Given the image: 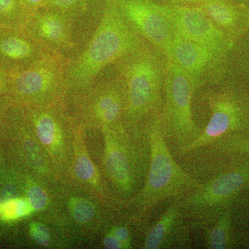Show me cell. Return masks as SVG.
Instances as JSON below:
<instances>
[{
	"label": "cell",
	"mask_w": 249,
	"mask_h": 249,
	"mask_svg": "<svg viewBox=\"0 0 249 249\" xmlns=\"http://www.w3.org/2000/svg\"><path fill=\"white\" fill-rule=\"evenodd\" d=\"M113 65L125 91L124 125L137 132L161 111L166 58L160 51L145 42Z\"/></svg>",
	"instance_id": "1"
},
{
	"label": "cell",
	"mask_w": 249,
	"mask_h": 249,
	"mask_svg": "<svg viewBox=\"0 0 249 249\" xmlns=\"http://www.w3.org/2000/svg\"><path fill=\"white\" fill-rule=\"evenodd\" d=\"M20 1L28 17L37 10L45 7L49 0H20Z\"/></svg>",
	"instance_id": "26"
},
{
	"label": "cell",
	"mask_w": 249,
	"mask_h": 249,
	"mask_svg": "<svg viewBox=\"0 0 249 249\" xmlns=\"http://www.w3.org/2000/svg\"><path fill=\"white\" fill-rule=\"evenodd\" d=\"M146 41L124 20L114 0H105L101 20L86 47L71 58L67 68L70 91L86 89L101 72Z\"/></svg>",
	"instance_id": "2"
},
{
	"label": "cell",
	"mask_w": 249,
	"mask_h": 249,
	"mask_svg": "<svg viewBox=\"0 0 249 249\" xmlns=\"http://www.w3.org/2000/svg\"><path fill=\"white\" fill-rule=\"evenodd\" d=\"M71 58L52 53L8 75L5 97L25 107L63 104L70 91L67 68Z\"/></svg>",
	"instance_id": "5"
},
{
	"label": "cell",
	"mask_w": 249,
	"mask_h": 249,
	"mask_svg": "<svg viewBox=\"0 0 249 249\" xmlns=\"http://www.w3.org/2000/svg\"><path fill=\"white\" fill-rule=\"evenodd\" d=\"M52 53L22 27L0 28V70L7 75L24 70Z\"/></svg>",
	"instance_id": "14"
},
{
	"label": "cell",
	"mask_w": 249,
	"mask_h": 249,
	"mask_svg": "<svg viewBox=\"0 0 249 249\" xmlns=\"http://www.w3.org/2000/svg\"><path fill=\"white\" fill-rule=\"evenodd\" d=\"M88 0H49L46 9L53 10L76 19L88 8Z\"/></svg>",
	"instance_id": "19"
},
{
	"label": "cell",
	"mask_w": 249,
	"mask_h": 249,
	"mask_svg": "<svg viewBox=\"0 0 249 249\" xmlns=\"http://www.w3.org/2000/svg\"><path fill=\"white\" fill-rule=\"evenodd\" d=\"M160 116H153L145 124L150 140V163L144 186L133 197L138 220L145 219L162 201L182 197L201 184L174 159L162 132Z\"/></svg>",
	"instance_id": "3"
},
{
	"label": "cell",
	"mask_w": 249,
	"mask_h": 249,
	"mask_svg": "<svg viewBox=\"0 0 249 249\" xmlns=\"http://www.w3.org/2000/svg\"><path fill=\"white\" fill-rule=\"evenodd\" d=\"M8 75L0 70V96L5 95L7 88Z\"/></svg>",
	"instance_id": "30"
},
{
	"label": "cell",
	"mask_w": 249,
	"mask_h": 249,
	"mask_svg": "<svg viewBox=\"0 0 249 249\" xmlns=\"http://www.w3.org/2000/svg\"><path fill=\"white\" fill-rule=\"evenodd\" d=\"M28 201L34 211H41L47 206L48 196L42 188L39 186H33L28 193Z\"/></svg>",
	"instance_id": "23"
},
{
	"label": "cell",
	"mask_w": 249,
	"mask_h": 249,
	"mask_svg": "<svg viewBox=\"0 0 249 249\" xmlns=\"http://www.w3.org/2000/svg\"><path fill=\"white\" fill-rule=\"evenodd\" d=\"M203 0H172V4L182 6H199Z\"/></svg>",
	"instance_id": "29"
},
{
	"label": "cell",
	"mask_w": 249,
	"mask_h": 249,
	"mask_svg": "<svg viewBox=\"0 0 249 249\" xmlns=\"http://www.w3.org/2000/svg\"><path fill=\"white\" fill-rule=\"evenodd\" d=\"M1 212L0 218L4 220H13L25 217L32 212L33 209L29 201L24 199H16L1 204Z\"/></svg>",
	"instance_id": "20"
},
{
	"label": "cell",
	"mask_w": 249,
	"mask_h": 249,
	"mask_svg": "<svg viewBox=\"0 0 249 249\" xmlns=\"http://www.w3.org/2000/svg\"><path fill=\"white\" fill-rule=\"evenodd\" d=\"M105 168L121 196L131 198L144 178L150 163V145L146 128L134 132L124 123L104 127Z\"/></svg>",
	"instance_id": "4"
},
{
	"label": "cell",
	"mask_w": 249,
	"mask_h": 249,
	"mask_svg": "<svg viewBox=\"0 0 249 249\" xmlns=\"http://www.w3.org/2000/svg\"><path fill=\"white\" fill-rule=\"evenodd\" d=\"M232 211L228 208L206 230L205 248L226 249L231 247Z\"/></svg>",
	"instance_id": "17"
},
{
	"label": "cell",
	"mask_w": 249,
	"mask_h": 249,
	"mask_svg": "<svg viewBox=\"0 0 249 249\" xmlns=\"http://www.w3.org/2000/svg\"><path fill=\"white\" fill-rule=\"evenodd\" d=\"M27 18L20 0H0V28L23 27Z\"/></svg>",
	"instance_id": "18"
},
{
	"label": "cell",
	"mask_w": 249,
	"mask_h": 249,
	"mask_svg": "<svg viewBox=\"0 0 249 249\" xmlns=\"http://www.w3.org/2000/svg\"><path fill=\"white\" fill-rule=\"evenodd\" d=\"M73 22L70 16L42 8L29 15L22 27L50 52L69 57L75 46Z\"/></svg>",
	"instance_id": "13"
},
{
	"label": "cell",
	"mask_w": 249,
	"mask_h": 249,
	"mask_svg": "<svg viewBox=\"0 0 249 249\" xmlns=\"http://www.w3.org/2000/svg\"><path fill=\"white\" fill-rule=\"evenodd\" d=\"M129 27L165 56L175 29L152 0H114Z\"/></svg>",
	"instance_id": "12"
},
{
	"label": "cell",
	"mask_w": 249,
	"mask_h": 249,
	"mask_svg": "<svg viewBox=\"0 0 249 249\" xmlns=\"http://www.w3.org/2000/svg\"><path fill=\"white\" fill-rule=\"evenodd\" d=\"M199 7L232 46L249 31V7L229 0H203Z\"/></svg>",
	"instance_id": "16"
},
{
	"label": "cell",
	"mask_w": 249,
	"mask_h": 249,
	"mask_svg": "<svg viewBox=\"0 0 249 249\" xmlns=\"http://www.w3.org/2000/svg\"><path fill=\"white\" fill-rule=\"evenodd\" d=\"M75 171L80 179L88 182H92L94 179L97 182L98 176L96 168L89 157L84 152H82L77 157Z\"/></svg>",
	"instance_id": "21"
},
{
	"label": "cell",
	"mask_w": 249,
	"mask_h": 249,
	"mask_svg": "<svg viewBox=\"0 0 249 249\" xmlns=\"http://www.w3.org/2000/svg\"><path fill=\"white\" fill-rule=\"evenodd\" d=\"M177 33L227 58L233 46L199 6L158 4Z\"/></svg>",
	"instance_id": "11"
},
{
	"label": "cell",
	"mask_w": 249,
	"mask_h": 249,
	"mask_svg": "<svg viewBox=\"0 0 249 249\" xmlns=\"http://www.w3.org/2000/svg\"><path fill=\"white\" fill-rule=\"evenodd\" d=\"M71 208L73 217L80 224L89 222L96 213L93 205L90 201L83 198L73 199Z\"/></svg>",
	"instance_id": "22"
},
{
	"label": "cell",
	"mask_w": 249,
	"mask_h": 249,
	"mask_svg": "<svg viewBox=\"0 0 249 249\" xmlns=\"http://www.w3.org/2000/svg\"><path fill=\"white\" fill-rule=\"evenodd\" d=\"M110 231L124 244L125 249L132 248V237L128 228L125 226L118 225L113 227Z\"/></svg>",
	"instance_id": "25"
},
{
	"label": "cell",
	"mask_w": 249,
	"mask_h": 249,
	"mask_svg": "<svg viewBox=\"0 0 249 249\" xmlns=\"http://www.w3.org/2000/svg\"><path fill=\"white\" fill-rule=\"evenodd\" d=\"M18 191L16 186L12 184L6 185L0 193V203L4 204L17 198Z\"/></svg>",
	"instance_id": "27"
},
{
	"label": "cell",
	"mask_w": 249,
	"mask_h": 249,
	"mask_svg": "<svg viewBox=\"0 0 249 249\" xmlns=\"http://www.w3.org/2000/svg\"><path fill=\"white\" fill-rule=\"evenodd\" d=\"M166 58L163 105L160 113L162 132L178 152L189 145L202 129L194 120L192 99L196 91L191 79L170 58Z\"/></svg>",
	"instance_id": "7"
},
{
	"label": "cell",
	"mask_w": 249,
	"mask_h": 249,
	"mask_svg": "<svg viewBox=\"0 0 249 249\" xmlns=\"http://www.w3.org/2000/svg\"><path fill=\"white\" fill-rule=\"evenodd\" d=\"M165 58L173 60L186 73L196 90L219 83L225 73L227 60L176 31Z\"/></svg>",
	"instance_id": "10"
},
{
	"label": "cell",
	"mask_w": 249,
	"mask_h": 249,
	"mask_svg": "<svg viewBox=\"0 0 249 249\" xmlns=\"http://www.w3.org/2000/svg\"><path fill=\"white\" fill-rule=\"evenodd\" d=\"M211 117L200 134L178 153L188 155L211 146L219 139L235 133L249 132V96L233 88H223L205 94Z\"/></svg>",
	"instance_id": "8"
},
{
	"label": "cell",
	"mask_w": 249,
	"mask_h": 249,
	"mask_svg": "<svg viewBox=\"0 0 249 249\" xmlns=\"http://www.w3.org/2000/svg\"><path fill=\"white\" fill-rule=\"evenodd\" d=\"M31 237L36 241L37 245L41 247H47L50 241V233L49 229L44 224L38 222H34L30 226Z\"/></svg>",
	"instance_id": "24"
},
{
	"label": "cell",
	"mask_w": 249,
	"mask_h": 249,
	"mask_svg": "<svg viewBox=\"0 0 249 249\" xmlns=\"http://www.w3.org/2000/svg\"><path fill=\"white\" fill-rule=\"evenodd\" d=\"M103 245H104L105 248L108 249H125L124 244L113 234L111 231H109L105 237L104 240H103Z\"/></svg>",
	"instance_id": "28"
},
{
	"label": "cell",
	"mask_w": 249,
	"mask_h": 249,
	"mask_svg": "<svg viewBox=\"0 0 249 249\" xmlns=\"http://www.w3.org/2000/svg\"><path fill=\"white\" fill-rule=\"evenodd\" d=\"M249 187V165L223 172L181 198L183 216L192 229L206 230Z\"/></svg>",
	"instance_id": "6"
},
{
	"label": "cell",
	"mask_w": 249,
	"mask_h": 249,
	"mask_svg": "<svg viewBox=\"0 0 249 249\" xmlns=\"http://www.w3.org/2000/svg\"><path fill=\"white\" fill-rule=\"evenodd\" d=\"M181 197L173 199L169 207L147 231L144 249H188L191 230L181 210Z\"/></svg>",
	"instance_id": "15"
},
{
	"label": "cell",
	"mask_w": 249,
	"mask_h": 249,
	"mask_svg": "<svg viewBox=\"0 0 249 249\" xmlns=\"http://www.w3.org/2000/svg\"><path fill=\"white\" fill-rule=\"evenodd\" d=\"M76 93L77 106L85 124L112 127L124 122L125 91L119 76L94 83Z\"/></svg>",
	"instance_id": "9"
}]
</instances>
